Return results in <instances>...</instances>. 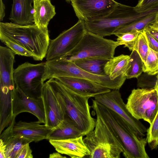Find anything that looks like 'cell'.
<instances>
[{
    "instance_id": "6da1fadb",
    "label": "cell",
    "mask_w": 158,
    "mask_h": 158,
    "mask_svg": "<svg viewBox=\"0 0 158 158\" xmlns=\"http://www.w3.org/2000/svg\"><path fill=\"white\" fill-rule=\"evenodd\" d=\"M92 107L109 126L119 142L126 158H149L145 147L146 138L139 136L127 122L114 110L92 100Z\"/></svg>"
},
{
    "instance_id": "7a4b0ae2",
    "label": "cell",
    "mask_w": 158,
    "mask_h": 158,
    "mask_svg": "<svg viewBox=\"0 0 158 158\" xmlns=\"http://www.w3.org/2000/svg\"><path fill=\"white\" fill-rule=\"evenodd\" d=\"M51 86L64 112V117L70 119L84 136L93 130L96 119L91 115L89 97L72 91L54 78L47 81Z\"/></svg>"
},
{
    "instance_id": "3957f363",
    "label": "cell",
    "mask_w": 158,
    "mask_h": 158,
    "mask_svg": "<svg viewBox=\"0 0 158 158\" xmlns=\"http://www.w3.org/2000/svg\"><path fill=\"white\" fill-rule=\"evenodd\" d=\"M0 38L19 44L30 52L36 61L45 58L50 40L48 29L40 28L34 23L23 25L12 22H0Z\"/></svg>"
},
{
    "instance_id": "277c9868",
    "label": "cell",
    "mask_w": 158,
    "mask_h": 158,
    "mask_svg": "<svg viewBox=\"0 0 158 158\" xmlns=\"http://www.w3.org/2000/svg\"><path fill=\"white\" fill-rule=\"evenodd\" d=\"M60 77H74L88 80L98 83L110 89H119L127 79L122 75L111 79L107 75L100 76L89 73L77 66L73 61L62 57L45 62L42 81Z\"/></svg>"
},
{
    "instance_id": "5b68a950",
    "label": "cell",
    "mask_w": 158,
    "mask_h": 158,
    "mask_svg": "<svg viewBox=\"0 0 158 158\" xmlns=\"http://www.w3.org/2000/svg\"><path fill=\"white\" fill-rule=\"evenodd\" d=\"M158 11V8L142 12L135 7L118 3L107 15L84 21L87 31L102 37L113 35L117 29Z\"/></svg>"
},
{
    "instance_id": "8992f818",
    "label": "cell",
    "mask_w": 158,
    "mask_h": 158,
    "mask_svg": "<svg viewBox=\"0 0 158 158\" xmlns=\"http://www.w3.org/2000/svg\"><path fill=\"white\" fill-rule=\"evenodd\" d=\"M96 115L94 129L83 140L89 149L90 158H119L123 149L118 140L102 118Z\"/></svg>"
},
{
    "instance_id": "52a82bcc",
    "label": "cell",
    "mask_w": 158,
    "mask_h": 158,
    "mask_svg": "<svg viewBox=\"0 0 158 158\" xmlns=\"http://www.w3.org/2000/svg\"><path fill=\"white\" fill-rule=\"evenodd\" d=\"M118 46L116 41L86 31L77 46L62 57L73 61L87 58L110 60Z\"/></svg>"
},
{
    "instance_id": "ba28073f",
    "label": "cell",
    "mask_w": 158,
    "mask_h": 158,
    "mask_svg": "<svg viewBox=\"0 0 158 158\" xmlns=\"http://www.w3.org/2000/svg\"><path fill=\"white\" fill-rule=\"evenodd\" d=\"M126 105L134 118L142 119L150 124L158 111V94L154 88L134 89Z\"/></svg>"
},
{
    "instance_id": "9c48e42d",
    "label": "cell",
    "mask_w": 158,
    "mask_h": 158,
    "mask_svg": "<svg viewBox=\"0 0 158 158\" xmlns=\"http://www.w3.org/2000/svg\"><path fill=\"white\" fill-rule=\"evenodd\" d=\"M45 67V62L35 64L27 62L19 65L14 71L15 86L29 96L41 97Z\"/></svg>"
},
{
    "instance_id": "30bf717a",
    "label": "cell",
    "mask_w": 158,
    "mask_h": 158,
    "mask_svg": "<svg viewBox=\"0 0 158 158\" xmlns=\"http://www.w3.org/2000/svg\"><path fill=\"white\" fill-rule=\"evenodd\" d=\"M86 31L85 22L79 20L73 26L50 40L45 57L47 60L64 56L78 44Z\"/></svg>"
},
{
    "instance_id": "8fae6325",
    "label": "cell",
    "mask_w": 158,
    "mask_h": 158,
    "mask_svg": "<svg viewBox=\"0 0 158 158\" xmlns=\"http://www.w3.org/2000/svg\"><path fill=\"white\" fill-rule=\"evenodd\" d=\"M94 98L95 101L114 110L121 116L139 136L143 137L145 135L147 129L139 120L134 118L129 111L119 89H113L99 94Z\"/></svg>"
},
{
    "instance_id": "7c38bea8",
    "label": "cell",
    "mask_w": 158,
    "mask_h": 158,
    "mask_svg": "<svg viewBox=\"0 0 158 158\" xmlns=\"http://www.w3.org/2000/svg\"><path fill=\"white\" fill-rule=\"evenodd\" d=\"M71 2L79 20L84 21L107 15L118 3L114 0H72Z\"/></svg>"
},
{
    "instance_id": "4fadbf2b",
    "label": "cell",
    "mask_w": 158,
    "mask_h": 158,
    "mask_svg": "<svg viewBox=\"0 0 158 158\" xmlns=\"http://www.w3.org/2000/svg\"><path fill=\"white\" fill-rule=\"evenodd\" d=\"M13 118L24 112L30 113L38 119L40 123H46L45 110L43 100L41 97H30L24 93L15 86L12 94Z\"/></svg>"
},
{
    "instance_id": "5bb4252c",
    "label": "cell",
    "mask_w": 158,
    "mask_h": 158,
    "mask_svg": "<svg viewBox=\"0 0 158 158\" xmlns=\"http://www.w3.org/2000/svg\"><path fill=\"white\" fill-rule=\"evenodd\" d=\"M46 117V125L52 128L64 120V112L48 83H44L41 92Z\"/></svg>"
},
{
    "instance_id": "9a60e30c",
    "label": "cell",
    "mask_w": 158,
    "mask_h": 158,
    "mask_svg": "<svg viewBox=\"0 0 158 158\" xmlns=\"http://www.w3.org/2000/svg\"><path fill=\"white\" fill-rule=\"evenodd\" d=\"M40 123L38 121L27 122L20 121L16 122L15 118H13L7 128L12 134L22 135L36 142L47 139L52 129L45 124Z\"/></svg>"
},
{
    "instance_id": "2e32d148",
    "label": "cell",
    "mask_w": 158,
    "mask_h": 158,
    "mask_svg": "<svg viewBox=\"0 0 158 158\" xmlns=\"http://www.w3.org/2000/svg\"><path fill=\"white\" fill-rule=\"evenodd\" d=\"M54 78L76 93L90 98L111 90L98 83L87 79L69 77Z\"/></svg>"
},
{
    "instance_id": "e0dca14e",
    "label": "cell",
    "mask_w": 158,
    "mask_h": 158,
    "mask_svg": "<svg viewBox=\"0 0 158 158\" xmlns=\"http://www.w3.org/2000/svg\"><path fill=\"white\" fill-rule=\"evenodd\" d=\"M83 136L61 140H49L57 152L72 158H82L88 156L90 152L83 140Z\"/></svg>"
},
{
    "instance_id": "ac0fdd59",
    "label": "cell",
    "mask_w": 158,
    "mask_h": 158,
    "mask_svg": "<svg viewBox=\"0 0 158 158\" xmlns=\"http://www.w3.org/2000/svg\"><path fill=\"white\" fill-rule=\"evenodd\" d=\"M15 54L7 47L0 46V87L14 89L13 65Z\"/></svg>"
},
{
    "instance_id": "d6986e66",
    "label": "cell",
    "mask_w": 158,
    "mask_h": 158,
    "mask_svg": "<svg viewBox=\"0 0 158 158\" xmlns=\"http://www.w3.org/2000/svg\"><path fill=\"white\" fill-rule=\"evenodd\" d=\"M34 0H13L10 19L12 23L23 25L33 24Z\"/></svg>"
},
{
    "instance_id": "ffe728a7",
    "label": "cell",
    "mask_w": 158,
    "mask_h": 158,
    "mask_svg": "<svg viewBox=\"0 0 158 158\" xmlns=\"http://www.w3.org/2000/svg\"><path fill=\"white\" fill-rule=\"evenodd\" d=\"M33 7L34 24L40 28L48 29L49 22L56 14L55 6L50 0H34Z\"/></svg>"
},
{
    "instance_id": "44dd1931",
    "label": "cell",
    "mask_w": 158,
    "mask_h": 158,
    "mask_svg": "<svg viewBox=\"0 0 158 158\" xmlns=\"http://www.w3.org/2000/svg\"><path fill=\"white\" fill-rule=\"evenodd\" d=\"M0 139L6 145V158H16L25 145L33 142L32 140L22 135L10 133L7 128L0 134Z\"/></svg>"
},
{
    "instance_id": "7402d4cb",
    "label": "cell",
    "mask_w": 158,
    "mask_h": 158,
    "mask_svg": "<svg viewBox=\"0 0 158 158\" xmlns=\"http://www.w3.org/2000/svg\"><path fill=\"white\" fill-rule=\"evenodd\" d=\"M81 135H83L76 125L70 119L64 117L60 123L52 128L47 139H64Z\"/></svg>"
},
{
    "instance_id": "603a6c76",
    "label": "cell",
    "mask_w": 158,
    "mask_h": 158,
    "mask_svg": "<svg viewBox=\"0 0 158 158\" xmlns=\"http://www.w3.org/2000/svg\"><path fill=\"white\" fill-rule=\"evenodd\" d=\"M129 56L121 54L109 60L104 67L106 75L112 80L124 75L129 67Z\"/></svg>"
},
{
    "instance_id": "cb8c5ba5",
    "label": "cell",
    "mask_w": 158,
    "mask_h": 158,
    "mask_svg": "<svg viewBox=\"0 0 158 158\" xmlns=\"http://www.w3.org/2000/svg\"><path fill=\"white\" fill-rule=\"evenodd\" d=\"M108 60L102 58H87L78 59L73 62L77 66L89 73L105 76L106 75L104 67Z\"/></svg>"
},
{
    "instance_id": "d4e9b609",
    "label": "cell",
    "mask_w": 158,
    "mask_h": 158,
    "mask_svg": "<svg viewBox=\"0 0 158 158\" xmlns=\"http://www.w3.org/2000/svg\"><path fill=\"white\" fill-rule=\"evenodd\" d=\"M157 12L119 28L115 31L113 35H115L126 32L140 31L143 30L154 21Z\"/></svg>"
},
{
    "instance_id": "484cf974",
    "label": "cell",
    "mask_w": 158,
    "mask_h": 158,
    "mask_svg": "<svg viewBox=\"0 0 158 158\" xmlns=\"http://www.w3.org/2000/svg\"><path fill=\"white\" fill-rule=\"evenodd\" d=\"M129 56V67L125 74L127 79L138 78L143 72L144 64L136 51H132Z\"/></svg>"
},
{
    "instance_id": "4316f807",
    "label": "cell",
    "mask_w": 158,
    "mask_h": 158,
    "mask_svg": "<svg viewBox=\"0 0 158 158\" xmlns=\"http://www.w3.org/2000/svg\"><path fill=\"white\" fill-rule=\"evenodd\" d=\"M140 31H130L115 35L116 42L118 46L123 45L130 51L135 50L139 35Z\"/></svg>"
},
{
    "instance_id": "83f0119b",
    "label": "cell",
    "mask_w": 158,
    "mask_h": 158,
    "mask_svg": "<svg viewBox=\"0 0 158 158\" xmlns=\"http://www.w3.org/2000/svg\"><path fill=\"white\" fill-rule=\"evenodd\" d=\"M143 72L150 75L158 73V52L152 50L149 47Z\"/></svg>"
},
{
    "instance_id": "f1b7e54d",
    "label": "cell",
    "mask_w": 158,
    "mask_h": 158,
    "mask_svg": "<svg viewBox=\"0 0 158 158\" xmlns=\"http://www.w3.org/2000/svg\"><path fill=\"white\" fill-rule=\"evenodd\" d=\"M147 143L151 149H156L158 147V111L149 127L147 129Z\"/></svg>"
},
{
    "instance_id": "f546056e",
    "label": "cell",
    "mask_w": 158,
    "mask_h": 158,
    "mask_svg": "<svg viewBox=\"0 0 158 158\" xmlns=\"http://www.w3.org/2000/svg\"><path fill=\"white\" fill-rule=\"evenodd\" d=\"M149 49L148 44L143 30L139 34L135 50L139 54L144 65L148 56Z\"/></svg>"
},
{
    "instance_id": "4dcf8cb0",
    "label": "cell",
    "mask_w": 158,
    "mask_h": 158,
    "mask_svg": "<svg viewBox=\"0 0 158 158\" xmlns=\"http://www.w3.org/2000/svg\"><path fill=\"white\" fill-rule=\"evenodd\" d=\"M1 42L10 48L15 54L33 58V55L23 47L5 38H0Z\"/></svg>"
},
{
    "instance_id": "1f68e13d",
    "label": "cell",
    "mask_w": 158,
    "mask_h": 158,
    "mask_svg": "<svg viewBox=\"0 0 158 158\" xmlns=\"http://www.w3.org/2000/svg\"><path fill=\"white\" fill-rule=\"evenodd\" d=\"M138 12H142L158 8V0H139L135 6Z\"/></svg>"
},
{
    "instance_id": "d6a6232c",
    "label": "cell",
    "mask_w": 158,
    "mask_h": 158,
    "mask_svg": "<svg viewBox=\"0 0 158 158\" xmlns=\"http://www.w3.org/2000/svg\"><path fill=\"white\" fill-rule=\"evenodd\" d=\"M147 40L149 47L152 50L158 52V41L152 35L143 30Z\"/></svg>"
},
{
    "instance_id": "836d02e7",
    "label": "cell",
    "mask_w": 158,
    "mask_h": 158,
    "mask_svg": "<svg viewBox=\"0 0 158 158\" xmlns=\"http://www.w3.org/2000/svg\"><path fill=\"white\" fill-rule=\"evenodd\" d=\"M32 151L29 146V143L25 145L18 154L16 158H32Z\"/></svg>"
},
{
    "instance_id": "e575fe53",
    "label": "cell",
    "mask_w": 158,
    "mask_h": 158,
    "mask_svg": "<svg viewBox=\"0 0 158 158\" xmlns=\"http://www.w3.org/2000/svg\"><path fill=\"white\" fill-rule=\"evenodd\" d=\"M149 28L155 30L158 28V11L156 14L155 20L152 23L147 26Z\"/></svg>"
},
{
    "instance_id": "d590c367",
    "label": "cell",
    "mask_w": 158,
    "mask_h": 158,
    "mask_svg": "<svg viewBox=\"0 0 158 158\" xmlns=\"http://www.w3.org/2000/svg\"><path fill=\"white\" fill-rule=\"evenodd\" d=\"M6 145L3 141L0 139V158H6L5 155Z\"/></svg>"
},
{
    "instance_id": "8d00e7d4",
    "label": "cell",
    "mask_w": 158,
    "mask_h": 158,
    "mask_svg": "<svg viewBox=\"0 0 158 158\" xmlns=\"http://www.w3.org/2000/svg\"><path fill=\"white\" fill-rule=\"evenodd\" d=\"M0 20L2 21L5 16V7L2 0H0Z\"/></svg>"
},
{
    "instance_id": "74e56055",
    "label": "cell",
    "mask_w": 158,
    "mask_h": 158,
    "mask_svg": "<svg viewBox=\"0 0 158 158\" xmlns=\"http://www.w3.org/2000/svg\"><path fill=\"white\" fill-rule=\"evenodd\" d=\"M144 30L152 35L158 41V31L152 30L147 26L145 28Z\"/></svg>"
},
{
    "instance_id": "f35d334b",
    "label": "cell",
    "mask_w": 158,
    "mask_h": 158,
    "mask_svg": "<svg viewBox=\"0 0 158 158\" xmlns=\"http://www.w3.org/2000/svg\"><path fill=\"white\" fill-rule=\"evenodd\" d=\"M49 158H66L65 156H63L60 154V153L58 152H54L49 155Z\"/></svg>"
},
{
    "instance_id": "ab89813d",
    "label": "cell",
    "mask_w": 158,
    "mask_h": 158,
    "mask_svg": "<svg viewBox=\"0 0 158 158\" xmlns=\"http://www.w3.org/2000/svg\"><path fill=\"white\" fill-rule=\"evenodd\" d=\"M154 88L156 90L158 94V81L157 80H156V82L155 84Z\"/></svg>"
},
{
    "instance_id": "60d3db41",
    "label": "cell",
    "mask_w": 158,
    "mask_h": 158,
    "mask_svg": "<svg viewBox=\"0 0 158 158\" xmlns=\"http://www.w3.org/2000/svg\"><path fill=\"white\" fill-rule=\"evenodd\" d=\"M157 80L158 81V74L156 76Z\"/></svg>"
},
{
    "instance_id": "b9f144b4",
    "label": "cell",
    "mask_w": 158,
    "mask_h": 158,
    "mask_svg": "<svg viewBox=\"0 0 158 158\" xmlns=\"http://www.w3.org/2000/svg\"><path fill=\"white\" fill-rule=\"evenodd\" d=\"M154 31H158V28L154 30Z\"/></svg>"
},
{
    "instance_id": "7bdbcfd3",
    "label": "cell",
    "mask_w": 158,
    "mask_h": 158,
    "mask_svg": "<svg viewBox=\"0 0 158 158\" xmlns=\"http://www.w3.org/2000/svg\"><path fill=\"white\" fill-rule=\"evenodd\" d=\"M69 0V2H71V1L72 0Z\"/></svg>"
},
{
    "instance_id": "ee69618b",
    "label": "cell",
    "mask_w": 158,
    "mask_h": 158,
    "mask_svg": "<svg viewBox=\"0 0 158 158\" xmlns=\"http://www.w3.org/2000/svg\"><path fill=\"white\" fill-rule=\"evenodd\" d=\"M67 2H69V0H65Z\"/></svg>"
}]
</instances>
